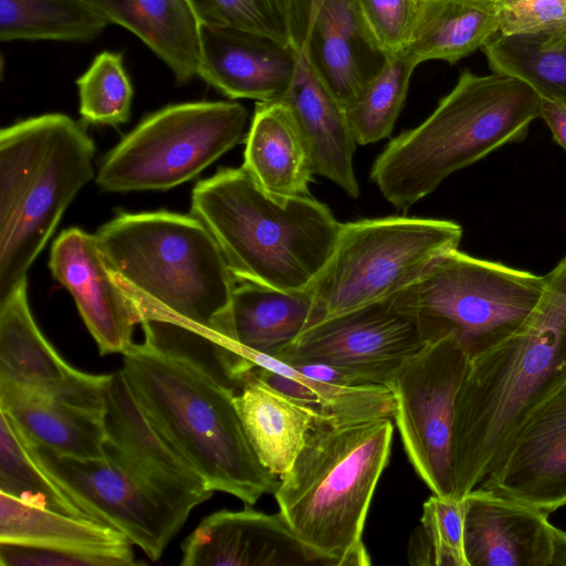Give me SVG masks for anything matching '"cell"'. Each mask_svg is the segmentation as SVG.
<instances>
[{
	"label": "cell",
	"instance_id": "obj_39",
	"mask_svg": "<svg viewBox=\"0 0 566 566\" xmlns=\"http://www.w3.org/2000/svg\"><path fill=\"white\" fill-rule=\"evenodd\" d=\"M365 29L387 57L400 53L410 36L420 0H356Z\"/></svg>",
	"mask_w": 566,
	"mask_h": 566
},
{
	"label": "cell",
	"instance_id": "obj_5",
	"mask_svg": "<svg viewBox=\"0 0 566 566\" xmlns=\"http://www.w3.org/2000/svg\"><path fill=\"white\" fill-rule=\"evenodd\" d=\"M541 102L516 77L465 70L420 125L388 143L373 164L370 180L389 203L407 211L451 174L522 142L541 118Z\"/></svg>",
	"mask_w": 566,
	"mask_h": 566
},
{
	"label": "cell",
	"instance_id": "obj_36",
	"mask_svg": "<svg viewBox=\"0 0 566 566\" xmlns=\"http://www.w3.org/2000/svg\"><path fill=\"white\" fill-rule=\"evenodd\" d=\"M76 84L85 122L115 126L128 120L133 87L120 53L104 51L96 55Z\"/></svg>",
	"mask_w": 566,
	"mask_h": 566
},
{
	"label": "cell",
	"instance_id": "obj_38",
	"mask_svg": "<svg viewBox=\"0 0 566 566\" xmlns=\"http://www.w3.org/2000/svg\"><path fill=\"white\" fill-rule=\"evenodd\" d=\"M130 546L118 549H84L0 543L1 566H132Z\"/></svg>",
	"mask_w": 566,
	"mask_h": 566
},
{
	"label": "cell",
	"instance_id": "obj_27",
	"mask_svg": "<svg viewBox=\"0 0 566 566\" xmlns=\"http://www.w3.org/2000/svg\"><path fill=\"white\" fill-rule=\"evenodd\" d=\"M249 361L254 368L251 375L312 410L317 421L343 424L394 418L395 400L386 385L347 386L321 380L264 354H252Z\"/></svg>",
	"mask_w": 566,
	"mask_h": 566
},
{
	"label": "cell",
	"instance_id": "obj_14",
	"mask_svg": "<svg viewBox=\"0 0 566 566\" xmlns=\"http://www.w3.org/2000/svg\"><path fill=\"white\" fill-rule=\"evenodd\" d=\"M478 486L546 514L566 505V384L530 413Z\"/></svg>",
	"mask_w": 566,
	"mask_h": 566
},
{
	"label": "cell",
	"instance_id": "obj_24",
	"mask_svg": "<svg viewBox=\"0 0 566 566\" xmlns=\"http://www.w3.org/2000/svg\"><path fill=\"white\" fill-rule=\"evenodd\" d=\"M244 142L242 168L266 195L279 201L311 195L312 161L285 103L258 102Z\"/></svg>",
	"mask_w": 566,
	"mask_h": 566
},
{
	"label": "cell",
	"instance_id": "obj_25",
	"mask_svg": "<svg viewBox=\"0 0 566 566\" xmlns=\"http://www.w3.org/2000/svg\"><path fill=\"white\" fill-rule=\"evenodd\" d=\"M0 411L28 439L57 453L105 457L104 409L74 405L0 379Z\"/></svg>",
	"mask_w": 566,
	"mask_h": 566
},
{
	"label": "cell",
	"instance_id": "obj_20",
	"mask_svg": "<svg viewBox=\"0 0 566 566\" xmlns=\"http://www.w3.org/2000/svg\"><path fill=\"white\" fill-rule=\"evenodd\" d=\"M105 454L126 463L161 488L210 499L193 465L149 418L123 369L111 374L104 398Z\"/></svg>",
	"mask_w": 566,
	"mask_h": 566
},
{
	"label": "cell",
	"instance_id": "obj_17",
	"mask_svg": "<svg viewBox=\"0 0 566 566\" xmlns=\"http://www.w3.org/2000/svg\"><path fill=\"white\" fill-rule=\"evenodd\" d=\"M182 566H331L284 515L245 506L206 516L181 544Z\"/></svg>",
	"mask_w": 566,
	"mask_h": 566
},
{
	"label": "cell",
	"instance_id": "obj_2",
	"mask_svg": "<svg viewBox=\"0 0 566 566\" xmlns=\"http://www.w3.org/2000/svg\"><path fill=\"white\" fill-rule=\"evenodd\" d=\"M95 237L142 326L185 328L217 342V326L237 282L198 218L125 212Z\"/></svg>",
	"mask_w": 566,
	"mask_h": 566
},
{
	"label": "cell",
	"instance_id": "obj_31",
	"mask_svg": "<svg viewBox=\"0 0 566 566\" xmlns=\"http://www.w3.org/2000/svg\"><path fill=\"white\" fill-rule=\"evenodd\" d=\"M482 50L493 72L523 81L543 99L566 102V30L497 33Z\"/></svg>",
	"mask_w": 566,
	"mask_h": 566
},
{
	"label": "cell",
	"instance_id": "obj_18",
	"mask_svg": "<svg viewBox=\"0 0 566 566\" xmlns=\"http://www.w3.org/2000/svg\"><path fill=\"white\" fill-rule=\"evenodd\" d=\"M49 268L53 277L73 296L99 354H124L134 344V326L139 323L95 234L80 228L64 230L51 248Z\"/></svg>",
	"mask_w": 566,
	"mask_h": 566
},
{
	"label": "cell",
	"instance_id": "obj_7",
	"mask_svg": "<svg viewBox=\"0 0 566 566\" xmlns=\"http://www.w3.org/2000/svg\"><path fill=\"white\" fill-rule=\"evenodd\" d=\"M95 146L65 114L0 132V298L27 272L77 192L93 178Z\"/></svg>",
	"mask_w": 566,
	"mask_h": 566
},
{
	"label": "cell",
	"instance_id": "obj_42",
	"mask_svg": "<svg viewBox=\"0 0 566 566\" xmlns=\"http://www.w3.org/2000/svg\"><path fill=\"white\" fill-rule=\"evenodd\" d=\"M551 566H566V532L555 526Z\"/></svg>",
	"mask_w": 566,
	"mask_h": 566
},
{
	"label": "cell",
	"instance_id": "obj_1",
	"mask_svg": "<svg viewBox=\"0 0 566 566\" xmlns=\"http://www.w3.org/2000/svg\"><path fill=\"white\" fill-rule=\"evenodd\" d=\"M566 384V254L509 338L470 359L452 431L453 496L478 486L530 413Z\"/></svg>",
	"mask_w": 566,
	"mask_h": 566
},
{
	"label": "cell",
	"instance_id": "obj_33",
	"mask_svg": "<svg viewBox=\"0 0 566 566\" xmlns=\"http://www.w3.org/2000/svg\"><path fill=\"white\" fill-rule=\"evenodd\" d=\"M0 492L36 507L92 520L76 500L28 452L17 426L2 411Z\"/></svg>",
	"mask_w": 566,
	"mask_h": 566
},
{
	"label": "cell",
	"instance_id": "obj_26",
	"mask_svg": "<svg viewBox=\"0 0 566 566\" xmlns=\"http://www.w3.org/2000/svg\"><path fill=\"white\" fill-rule=\"evenodd\" d=\"M109 23L138 36L178 83L199 74L201 22L189 0H86Z\"/></svg>",
	"mask_w": 566,
	"mask_h": 566
},
{
	"label": "cell",
	"instance_id": "obj_22",
	"mask_svg": "<svg viewBox=\"0 0 566 566\" xmlns=\"http://www.w3.org/2000/svg\"><path fill=\"white\" fill-rule=\"evenodd\" d=\"M297 66V52L247 31L201 24L199 74L226 96L258 102L280 99Z\"/></svg>",
	"mask_w": 566,
	"mask_h": 566
},
{
	"label": "cell",
	"instance_id": "obj_4",
	"mask_svg": "<svg viewBox=\"0 0 566 566\" xmlns=\"http://www.w3.org/2000/svg\"><path fill=\"white\" fill-rule=\"evenodd\" d=\"M190 213L211 232L237 283L284 291L313 287L342 227L313 196L275 200L242 167L199 181Z\"/></svg>",
	"mask_w": 566,
	"mask_h": 566
},
{
	"label": "cell",
	"instance_id": "obj_15",
	"mask_svg": "<svg viewBox=\"0 0 566 566\" xmlns=\"http://www.w3.org/2000/svg\"><path fill=\"white\" fill-rule=\"evenodd\" d=\"M292 42L344 108L386 61L365 29L356 0H293Z\"/></svg>",
	"mask_w": 566,
	"mask_h": 566
},
{
	"label": "cell",
	"instance_id": "obj_12",
	"mask_svg": "<svg viewBox=\"0 0 566 566\" xmlns=\"http://www.w3.org/2000/svg\"><path fill=\"white\" fill-rule=\"evenodd\" d=\"M469 364L461 345L444 337L408 358L386 385L407 458L432 494L453 496L454 406Z\"/></svg>",
	"mask_w": 566,
	"mask_h": 566
},
{
	"label": "cell",
	"instance_id": "obj_35",
	"mask_svg": "<svg viewBox=\"0 0 566 566\" xmlns=\"http://www.w3.org/2000/svg\"><path fill=\"white\" fill-rule=\"evenodd\" d=\"M408 562L418 566H468L464 553V505L454 496L432 494L412 532Z\"/></svg>",
	"mask_w": 566,
	"mask_h": 566
},
{
	"label": "cell",
	"instance_id": "obj_8",
	"mask_svg": "<svg viewBox=\"0 0 566 566\" xmlns=\"http://www.w3.org/2000/svg\"><path fill=\"white\" fill-rule=\"evenodd\" d=\"M451 220L389 216L342 223L334 252L312 287L308 327L417 283L459 249Z\"/></svg>",
	"mask_w": 566,
	"mask_h": 566
},
{
	"label": "cell",
	"instance_id": "obj_11",
	"mask_svg": "<svg viewBox=\"0 0 566 566\" xmlns=\"http://www.w3.org/2000/svg\"><path fill=\"white\" fill-rule=\"evenodd\" d=\"M20 434L33 459L93 521L120 531L153 560L160 558L192 509L208 500L168 491L108 454L64 455Z\"/></svg>",
	"mask_w": 566,
	"mask_h": 566
},
{
	"label": "cell",
	"instance_id": "obj_23",
	"mask_svg": "<svg viewBox=\"0 0 566 566\" xmlns=\"http://www.w3.org/2000/svg\"><path fill=\"white\" fill-rule=\"evenodd\" d=\"M290 108L307 147L314 175L327 178L349 197L359 196L353 158L358 145L345 108L297 52L293 80L280 98Z\"/></svg>",
	"mask_w": 566,
	"mask_h": 566
},
{
	"label": "cell",
	"instance_id": "obj_19",
	"mask_svg": "<svg viewBox=\"0 0 566 566\" xmlns=\"http://www.w3.org/2000/svg\"><path fill=\"white\" fill-rule=\"evenodd\" d=\"M312 307V289L284 291L250 282L235 284L216 332L217 343L226 348V378L241 388L251 374L248 357L274 356L293 342L307 328Z\"/></svg>",
	"mask_w": 566,
	"mask_h": 566
},
{
	"label": "cell",
	"instance_id": "obj_34",
	"mask_svg": "<svg viewBox=\"0 0 566 566\" xmlns=\"http://www.w3.org/2000/svg\"><path fill=\"white\" fill-rule=\"evenodd\" d=\"M416 66L401 52L387 56L377 74L345 108L358 145L373 144L391 134Z\"/></svg>",
	"mask_w": 566,
	"mask_h": 566
},
{
	"label": "cell",
	"instance_id": "obj_6",
	"mask_svg": "<svg viewBox=\"0 0 566 566\" xmlns=\"http://www.w3.org/2000/svg\"><path fill=\"white\" fill-rule=\"evenodd\" d=\"M392 419L315 421L274 492L297 537L331 566L370 565L363 532L388 464Z\"/></svg>",
	"mask_w": 566,
	"mask_h": 566
},
{
	"label": "cell",
	"instance_id": "obj_40",
	"mask_svg": "<svg viewBox=\"0 0 566 566\" xmlns=\"http://www.w3.org/2000/svg\"><path fill=\"white\" fill-rule=\"evenodd\" d=\"M499 33L566 30V0H495Z\"/></svg>",
	"mask_w": 566,
	"mask_h": 566
},
{
	"label": "cell",
	"instance_id": "obj_37",
	"mask_svg": "<svg viewBox=\"0 0 566 566\" xmlns=\"http://www.w3.org/2000/svg\"><path fill=\"white\" fill-rule=\"evenodd\" d=\"M201 24L259 34L293 48V0H189Z\"/></svg>",
	"mask_w": 566,
	"mask_h": 566
},
{
	"label": "cell",
	"instance_id": "obj_28",
	"mask_svg": "<svg viewBox=\"0 0 566 566\" xmlns=\"http://www.w3.org/2000/svg\"><path fill=\"white\" fill-rule=\"evenodd\" d=\"M233 401L261 463L282 476L300 453L317 416L250 375Z\"/></svg>",
	"mask_w": 566,
	"mask_h": 566
},
{
	"label": "cell",
	"instance_id": "obj_3",
	"mask_svg": "<svg viewBox=\"0 0 566 566\" xmlns=\"http://www.w3.org/2000/svg\"><path fill=\"white\" fill-rule=\"evenodd\" d=\"M123 371L143 408L208 489L253 505L280 479L259 460L234 406V387L199 360L145 338Z\"/></svg>",
	"mask_w": 566,
	"mask_h": 566
},
{
	"label": "cell",
	"instance_id": "obj_32",
	"mask_svg": "<svg viewBox=\"0 0 566 566\" xmlns=\"http://www.w3.org/2000/svg\"><path fill=\"white\" fill-rule=\"evenodd\" d=\"M109 21L86 0H0V40L85 42Z\"/></svg>",
	"mask_w": 566,
	"mask_h": 566
},
{
	"label": "cell",
	"instance_id": "obj_21",
	"mask_svg": "<svg viewBox=\"0 0 566 566\" xmlns=\"http://www.w3.org/2000/svg\"><path fill=\"white\" fill-rule=\"evenodd\" d=\"M462 500L468 566H551L548 514L480 486Z\"/></svg>",
	"mask_w": 566,
	"mask_h": 566
},
{
	"label": "cell",
	"instance_id": "obj_16",
	"mask_svg": "<svg viewBox=\"0 0 566 566\" xmlns=\"http://www.w3.org/2000/svg\"><path fill=\"white\" fill-rule=\"evenodd\" d=\"M111 375L69 365L39 329L27 277L0 298V379L86 408L104 409Z\"/></svg>",
	"mask_w": 566,
	"mask_h": 566
},
{
	"label": "cell",
	"instance_id": "obj_30",
	"mask_svg": "<svg viewBox=\"0 0 566 566\" xmlns=\"http://www.w3.org/2000/svg\"><path fill=\"white\" fill-rule=\"evenodd\" d=\"M0 543L84 549H118L130 546L115 527L23 503L0 492Z\"/></svg>",
	"mask_w": 566,
	"mask_h": 566
},
{
	"label": "cell",
	"instance_id": "obj_13",
	"mask_svg": "<svg viewBox=\"0 0 566 566\" xmlns=\"http://www.w3.org/2000/svg\"><path fill=\"white\" fill-rule=\"evenodd\" d=\"M426 345L409 286L306 328L273 357L336 367L355 385H387Z\"/></svg>",
	"mask_w": 566,
	"mask_h": 566
},
{
	"label": "cell",
	"instance_id": "obj_29",
	"mask_svg": "<svg viewBox=\"0 0 566 566\" xmlns=\"http://www.w3.org/2000/svg\"><path fill=\"white\" fill-rule=\"evenodd\" d=\"M497 33L495 0H420L401 53L415 65L430 60L454 64Z\"/></svg>",
	"mask_w": 566,
	"mask_h": 566
},
{
	"label": "cell",
	"instance_id": "obj_10",
	"mask_svg": "<svg viewBox=\"0 0 566 566\" xmlns=\"http://www.w3.org/2000/svg\"><path fill=\"white\" fill-rule=\"evenodd\" d=\"M249 113L235 102H191L144 118L102 160L106 191L167 190L197 177L242 142Z\"/></svg>",
	"mask_w": 566,
	"mask_h": 566
},
{
	"label": "cell",
	"instance_id": "obj_9",
	"mask_svg": "<svg viewBox=\"0 0 566 566\" xmlns=\"http://www.w3.org/2000/svg\"><path fill=\"white\" fill-rule=\"evenodd\" d=\"M545 274L475 258L459 249L411 285L426 344L454 338L470 359L513 335L536 308Z\"/></svg>",
	"mask_w": 566,
	"mask_h": 566
},
{
	"label": "cell",
	"instance_id": "obj_41",
	"mask_svg": "<svg viewBox=\"0 0 566 566\" xmlns=\"http://www.w3.org/2000/svg\"><path fill=\"white\" fill-rule=\"evenodd\" d=\"M541 118L546 123L554 140L566 151V102L542 98Z\"/></svg>",
	"mask_w": 566,
	"mask_h": 566
}]
</instances>
